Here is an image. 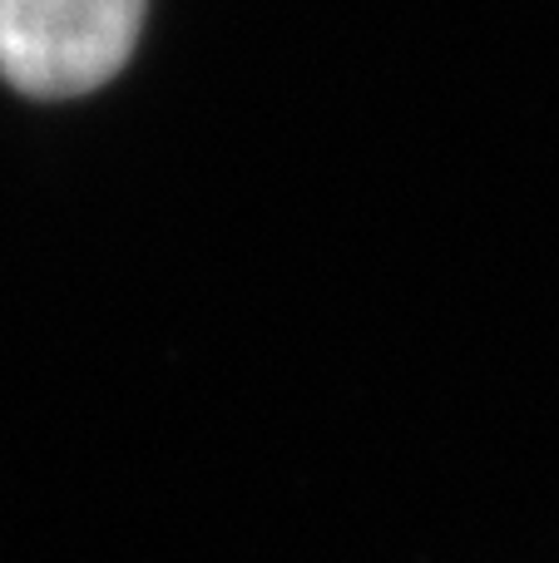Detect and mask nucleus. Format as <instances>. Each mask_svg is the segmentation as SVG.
<instances>
[{
    "mask_svg": "<svg viewBox=\"0 0 559 563\" xmlns=\"http://www.w3.org/2000/svg\"><path fill=\"white\" fill-rule=\"evenodd\" d=\"M149 0H0V75L35 99L109 85L134 55Z\"/></svg>",
    "mask_w": 559,
    "mask_h": 563,
    "instance_id": "f257e3e1",
    "label": "nucleus"
}]
</instances>
